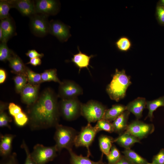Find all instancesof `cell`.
<instances>
[{
    "label": "cell",
    "instance_id": "cell-21",
    "mask_svg": "<svg viewBox=\"0 0 164 164\" xmlns=\"http://www.w3.org/2000/svg\"><path fill=\"white\" fill-rule=\"evenodd\" d=\"M15 136L12 134L1 135L0 154L1 156L5 157L11 154L12 144Z\"/></svg>",
    "mask_w": 164,
    "mask_h": 164
},
{
    "label": "cell",
    "instance_id": "cell-43",
    "mask_svg": "<svg viewBox=\"0 0 164 164\" xmlns=\"http://www.w3.org/2000/svg\"><path fill=\"white\" fill-rule=\"evenodd\" d=\"M9 159L2 164H16L15 159V154L13 153L9 155Z\"/></svg>",
    "mask_w": 164,
    "mask_h": 164
},
{
    "label": "cell",
    "instance_id": "cell-22",
    "mask_svg": "<svg viewBox=\"0 0 164 164\" xmlns=\"http://www.w3.org/2000/svg\"><path fill=\"white\" fill-rule=\"evenodd\" d=\"M68 151L70 155L71 164H104L103 161V153L100 159L97 162H94L91 160L87 156H84L81 155L76 154L72 149Z\"/></svg>",
    "mask_w": 164,
    "mask_h": 164
},
{
    "label": "cell",
    "instance_id": "cell-11",
    "mask_svg": "<svg viewBox=\"0 0 164 164\" xmlns=\"http://www.w3.org/2000/svg\"><path fill=\"white\" fill-rule=\"evenodd\" d=\"M70 26L60 21L52 20L50 22L49 33L55 36L60 41L65 42L71 36Z\"/></svg>",
    "mask_w": 164,
    "mask_h": 164
},
{
    "label": "cell",
    "instance_id": "cell-18",
    "mask_svg": "<svg viewBox=\"0 0 164 164\" xmlns=\"http://www.w3.org/2000/svg\"><path fill=\"white\" fill-rule=\"evenodd\" d=\"M130 113L126 110L113 121L112 124L114 132L120 135L126 131L128 125L127 122Z\"/></svg>",
    "mask_w": 164,
    "mask_h": 164
},
{
    "label": "cell",
    "instance_id": "cell-41",
    "mask_svg": "<svg viewBox=\"0 0 164 164\" xmlns=\"http://www.w3.org/2000/svg\"><path fill=\"white\" fill-rule=\"evenodd\" d=\"M26 54L30 59L36 57L41 58L44 56V54L43 53H39L35 50H29L28 52L26 53Z\"/></svg>",
    "mask_w": 164,
    "mask_h": 164
},
{
    "label": "cell",
    "instance_id": "cell-10",
    "mask_svg": "<svg viewBox=\"0 0 164 164\" xmlns=\"http://www.w3.org/2000/svg\"><path fill=\"white\" fill-rule=\"evenodd\" d=\"M36 13L49 16L57 14L60 11V2L55 0H37L34 1Z\"/></svg>",
    "mask_w": 164,
    "mask_h": 164
},
{
    "label": "cell",
    "instance_id": "cell-37",
    "mask_svg": "<svg viewBox=\"0 0 164 164\" xmlns=\"http://www.w3.org/2000/svg\"><path fill=\"white\" fill-rule=\"evenodd\" d=\"M21 147L24 149L26 154V158L25 164H36L32 157L29 149L24 141L21 145Z\"/></svg>",
    "mask_w": 164,
    "mask_h": 164
},
{
    "label": "cell",
    "instance_id": "cell-23",
    "mask_svg": "<svg viewBox=\"0 0 164 164\" xmlns=\"http://www.w3.org/2000/svg\"><path fill=\"white\" fill-rule=\"evenodd\" d=\"M126 110V106L121 104L114 105L111 108L107 109L103 119L111 122Z\"/></svg>",
    "mask_w": 164,
    "mask_h": 164
},
{
    "label": "cell",
    "instance_id": "cell-34",
    "mask_svg": "<svg viewBox=\"0 0 164 164\" xmlns=\"http://www.w3.org/2000/svg\"><path fill=\"white\" fill-rule=\"evenodd\" d=\"M28 80L27 77L22 75H18L14 78L15 90L18 93L21 92L26 84Z\"/></svg>",
    "mask_w": 164,
    "mask_h": 164
},
{
    "label": "cell",
    "instance_id": "cell-3",
    "mask_svg": "<svg viewBox=\"0 0 164 164\" xmlns=\"http://www.w3.org/2000/svg\"><path fill=\"white\" fill-rule=\"evenodd\" d=\"M55 127L54 139L58 151L60 152L64 148L68 151L72 149L77 135L76 131L71 127L59 124Z\"/></svg>",
    "mask_w": 164,
    "mask_h": 164
},
{
    "label": "cell",
    "instance_id": "cell-20",
    "mask_svg": "<svg viewBox=\"0 0 164 164\" xmlns=\"http://www.w3.org/2000/svg\"><path fill=\"white\" fill-rule=\"evenodd\" d=\"M78 53L73 55V57L71 59V61L78 67L79 71L81 69L86 68L88 69V66L89 64L91 59L94 56V55L90 56L82 53L80 50L79 48L77 46Z\"/></svg>",
    "mask_w": 164,
    "mask_h": 164
},
{
    "label": "cell",
    "instance_id": "cell-12",
    "mask_svg": "<svg viewBox=\"0 0 164 164\" xmlns=\"http://www.w3.org/2000/svg\"><path fill=\"white\" fill-rule=\"evenodd\" d=\"M59 94L63 99H70L77 98L82 94L81 87L74 82L67 81L61 82L59 88Z\"/></svg>",
    "mask_w": 164,
    "mask_h": 164
},
{
    "label": "cell",
    "instance_id": "cell-38",
    "mask_svg": "<svg viewBox=\"0 0 164 164\" xmlns=\"http://www.w3.org/2000/svg\"><path fill=\"white\" fill-rule=\"evenodd\" d=\"M156 13L159 22L161 24L164 25V6L160 4L157 7Z\"/></svg>",
    "mask_w": 164,
    "mask_h": 164
},
{
    "label": "cell",
    "instance_id": "cell-4",
    "mask_svg": "<svg viewBox=\"0 0 164 164\" xmlns=\"http://www.w3.org/2000/svg\"><path fill=\"white\" fill-rule=\"evenodd\" d=\"M106 110V107L99 102L91 100L81 104V114L90 123L102 119Z\"/></svg>",
    "mask_w": 164,
    "mask_h": 164
},
{
    "label": "cell",
    "instance_id": "cell-30",
    "mask_svg": "<svg viewBox=\"0 0 164 164\" xmlns=\"http://www.w3.org/2000/svg\"><path fill=\"white\" fill-rule=\"evenodd\" d=\"M95 126L98 132L101 131H105L110 133L114 132L112 123L103 119L98 121Z\"/></svg>",
    "mask_w": 164,
    "mask_h": 164
},
{
    "label": "cell",
    "instance_id": "cell-14",
    "mask_svg": "<svg viewBox=\"0 0 164 164\" xmlns=\"http://www.w3.org/2000/svg\"><path fill=\"white\" fill-rule=\"evenodd\" d=\"M38 87V84H26L21 92L23 102L28 105L35 103L37 97Z\"/></svg>",
    "mask_w": 164,
    "mask_h": 164
},
{
    "label": "cell",
    "instance_id": "cell-42",
    "mask_svg": "<svg viewBox=\"0 0 164 164\" xmlns=\"http://www.w3.org/2000/svg\"><path fill=\"white\" fill-rule=\"evenodd\" d=\"M41 60L40 58L39 57H36L30 59L29 61L26 64H30L33 66H37L41 64Z\"/></svg>",
    "mask_w": 164,
    "mask_h": 164
},
{
    "label": "cell",
    "instance_id": "cell-47",
    "mask_svg": "<svg viewBox=\"0 0 164 164\" xmlns=\"http://www.w3.org/2000/svg\"><path fill=\"white\" fill-rule=\"evenodd\" d=\"M146 164H154V163H147Z\"/></svg>",
    "mask_w": 164,
    "mask_h": 164
},
{
    "label": "cell",
    "instance_id": "cell-1",
    "mask_svg": "<svg viewBox=\"0 0 164 164\" xmlns=\"http://www.w3.org/2000/svg\"><path fill=\"white\" fill-rule=\"evenodd\" d=\"M29 115V126L32 130L56 127L58 124V108L51 92L48 90L43 93L33 104Z\"/></svg>",
    "mask_w": 164,
    "mask_h": 164
},
{
    "label": "cell",
    "instance_id": "cell-6",
    "mask_svg": "<svg viewBox=\"0 0 164 164\" xmlns=\"http://www.w3.org/2000/svg\"><path fill=\"white\" fill-rule=\"evenodd\" d=\"M98 132L95 126H92L88 123L83 127L79 133L76 135L74 142L76 147L84 146L87 150V156L91 155L89 147L93 141L97 133Z\"/></svg>",
    "mask_w": 164,
    "mask_h": 164
},
{
    "label": "cell",
    "instance_id": "cell-7",
    "mask_svg": "<svg viewBox=\"0 0 164 164\" xmlns=\"http://www.w3.org/2000/svg\"><path fill=\"white\" fill-rule=\"evenodd\" d=\"M57 151L55 145L46 147L37 144L34 147L31 155L36 164H45L54 159Z\"/></svg>",
    "mask_w": 164,
    "mask_h": 164
},
{
    "label": "cell",
    "instance_id": "cell-15",
    "mask_svg": "<svg viewBox=\"0 0 164 164\" xmlns=\"http://www.w3.org/2000/svg\"><path fill=\"white\" fill-rule=\"evenodd\" d=\"M0 27L3 35L2 42L7 43L12 37L15 34V26L12 18L10 16L8 17L1 20Z\"/></svg>",
    "mask_w": 164,
    "mask_h": 164
},
{
    "label": "cell",
    "instance_id": "cell-9",
    "mask_svg": "<svg viewBox=\"0 0 164 164\" xmlns=\"http://www.w3.org/2000/svg\"><path fill=\"white\" fill-rule=\"evenodd\" d=\"M155 130L153 124H148L136 120L128 125L125 131L136 137L139 140L147 137Z\"/></svg>",
    "mask_w": 164,
    "mask_h": 164
},
{
    "label": "cell",
    "instance_id": "cell-16",
    "mask_svg": "<svg viewBox=\"0 0 164 164\" xmlns=\"http://www.w3.org/2000/svg\"><path fill=\"white\" fill-rule=\"evenodd\" d=\"M146 102L145 98L138 97L128 104L126 110L134 114L138 120L142 116L143 111L146 107Z\"/></svg>",
    "mask_w": 164,
    "mask_h": 164
},
{
    "label": "cell",
    "instance_id": "cell-46",
    "mask_svg": "<svg viewBox=\"0 0 164 164\" xmlns=\"http://www.w3.org/2000/svg\"><path fill=\"white\" fill-rule=\"evenodd\" d=\"M160 4L164 6V0H161Z\"/></svg>",
    "mask_w": 164,
    "mask_h": 164
},
{
    "label": "cell",
    "instance_id": "cell-17",
    "mask_svg": "<svg viewBox=\"0 0 164 164\" xmlns=\"http://www.w3.org/2000/svg\"><path fill=\"white\" fill-rule=\"evenodd\" d=\"M114 142L117 143L125 149L130 148L136 143H140V140L132 135L125 132L114 139Z\"/></svg>",
    "mask_w": 164,
    "mask_h": 164
},
{
    "label": "cell",
    "instance_id": "cell-29",
    "mask_svg": "<svg viewBox=\"0 0 164 164\" xmlns=\"http://www.w3.org/2000/svg\"><path fill=\"white\" fill-rule=\"evenodd\" d=\"M6 43L1 42L0 44V60L1 61L9 60L14 53L9 48Z\"/></svg>",
    "mask_w": 164,
    "mask_h": 164
},
{
    "label": "cell",
    "instance_id": "cell-44",
    "mask_svg": "<svg viewBox=\"0 0 164 164\" xmlns=\"http://www.w3.org/2000/svg\"><path fill=\"white\" fill-rule=\"evenodd\" d=\"M114 164H134L125 156H122L121 159L117 162Z\"/></svg>",
    "mask_w": 164,
    "mask_h": 164
},
{
    "label": "cell",
    "instance_id": "cell-28",
    "mask_svg": "<svg viewBox=\"0 0 164 164\" xmlns=\"http://www.w3.org/2000/svg\"><path fill=\"white\" fill-rule=\"evenodd\" d=\"M115 45L119 50L123 52H126L129 50L132 45L130 39L125 36L120 37L116 42Z\"/></svg>",
    "mask_w": 164,
    "mask_h": 164
},
{
    "label": "cell",
    "instance_id": "cell-33",
    "mask_svg": "<svg viewBox=\"0 0 164 164\" xmlns=\"http://www.w3.org/2000/svg\"><path fill=\"white\" fill-rule=\"evenodd\" d=\"M26 74L28 80L31 84L37 85L42 82L41 74L33 72L28 67L26 68Z\"/></svg>",
    "mask_w": 164,
    "mask_h": 164
},
{
    "label": "cell",
    "instance_id": "cell-35",
    "mask_svg": "<svg viewBox=\"0 0 164 164\" xmlns=\"http://www.w3.org/2000/svg\"><path fill=\"white\" fill-rule=\"evenodd\" d=\"M16 124L19 126H24L28 122V118L22 111L13 117Z\"/></svg>",
    "mask_w": 164,
    "mask_h": 164
},
{
    "label": "cell",
    "instance_id": "cell-45",
    "mask_svg": "<svg viewBox=\"0 0 164 164\" xmlns=\"http://www.w3.org/2000/svg\"><path fill=\"white\" fill-rule=\"evenodd\" d=\"M6 77V73L3 69H0V83H3L5 81Z\"/></svg>",
    "mask_w": 164,
    "mask_h": 164
},
{
    "label": "cell",
    "instance_id": "cell-27",
    "mask_svg": "<svg viewBox=\"0 0 164 164\" xmlns=\"http://www.w3.org/2000/svg\"><path fill=\"white\" fill-rule=\"evenodd\" d=\"M41 76L42 82L53 81L60 84L61 83L57 76L56 69L46 70L41 74Z\"/></svg>",
    "mask_w": 164,
    "mask_h": 164
},
{
    "label": "cell",
    "instance_id": "cell-26",
    "mask_svg": "<svg viewBox=\"0 0 164 164\" xmlns=\"http://www.w3.org/2000/svg\"><path fill=\"white\" fill-rule=\"evenodd\" d=\"M125 156L134 164H146L147 161L131 149H125L122 152Z\"/></svg>",
    "mask_w": 164,
    "mask_h": 164
},
{
    "label": "cell",
    "instance_id": "cell-39",
    "mask_svg": "<svg viewBox=\"0 0 164 164\" xmlns=\"http://www.w3.org/2000/svg\"><path fill=\"white\" fill-rule=\"evenodd\" d=\"M152 163L154 164H164V149H161L154 157Z\"/></svg>",
    "mask_w": 164,
    "mask_h": 164
},
{
    "label": "cell",
    "instance_id": "cell-36",
    "mask_svg": "<svg viewBox=\"0 0 164 164\" xmlns=\"http://www.w3.org/2000/svg\"><path fill=\"white\" fill-rule=\"evenodd\" d=\"M11 119L3 111H0V127H8L9 128V123L11 121Z\"/></svg>",
    "mask_w": 164,
    "mask_h": 164
},
{
    "label": "cell",
    "instance_id": "cell-8",
    "mask_svg": "<svg viewBox=\"0 0 164 164\" xmlns=\"http://www.w3.org/2000/svg\"><path fill=\"white\" fill-rule=\"evenodd\" d=\"M81 103L77 98L70 99H63L60 106L61 114L67 120H73L81 114Z\"/></svg>",
    "mask_w": 164,
    "mask_h": 164
},
{
    "label": "cell",
    "instance_id": "cell-25",
    "mask_svg": "<svg viewBox=\"0 0 164 164\" xmlns=\"http://www.w3.org/2000/svg\"><path fill=\"white\" fill-rule=\"evenodd\" d=\"M160 107H164V96L152 101H146V107L149 110L147 117L152 121L153 118V112Z\"/></svg>",
    "mask_w": 164,
    "mask_h": 164
},
{
    "label": "cell",
    "instance_id": "cell-13",
    "mask_svg": "<svg viewBox=\"0 0 164 164\" xmlns=\"http://www.w3.org/2000/svg\"><path fill=\"white\" fill-rule=\"evenodd\" d=\"M12 8L17 9L23 16L30 17L36 13L34 1L10 0Z\"/></svg>",
    "mask_w": 164,
    "mask_h": 164
},
{
    "label": "cell",
    "instance_id": "cell-31",
    "mask_svg": "<svg viewBox=\"0 0 164 164\" xmlns=\"http://www.w3.org/2000/svg\"><path fill=\"white\" fill-rule=\"evenodd\" d=\"M12 8L9 0H1L0 1V19H6L10 16L9 11Z\"/></svg>",
    "mask_w": 164,
    "mask_h": 164
},
{
    "label": "cell",
    "instance_id": "cell-5",
    "mask_svg": "<svg viewBox=\"0 0 164 164\" xmlns=\"http://www.w3.org/2000/svg\"><path fill=\"white\" fill-rule=\"evenodd\" d=\"M48 17L45 15L36 13L29 17V26L34 35L43 37L49 33L50 22Z\"/></svg>",
    "mask_w": 164,
    "mask_h": 164
},
{
    "label": "cell",
    "instance_id": "cell-19",
    "mask_svg": "<svg viewBox=\"0 0 164 164\" xmlns=\"http://www.w3.org/2000/svg\"><path fill=\"white\" fill-rule=\"evenodd\" d=\"M8 61L9 66L14 73L18 75H24L27 77V67L18 56L14 53Z\"/></svg>",
    "mask_w": 164,
    "mask_h": 164
},
{
    "label": "cell",
    "instance_id": "cell-32",
    "mask_svg": "<svg viewBox=\"0 0 164 164\" xmlns=\"http://www.w3.org/2000/svg\"><path fill=\"white\" fill-rule=\"evenodd\" d=\"M122 155L114 145H113L109 154L107 156L108 164H114L118 161Z\"/></svg>",
    "mask_w": 164,
    "mask_h": 164
},
{
    "label": "cell",
    "instance_id": "cell-24",
    "mask_svg": "<svg viewBox=\"0 0 164 164\" xmlns=\"http://www.w3.org/2000/svg\"><path fill=\"white\" fill-rule=\"evenodd\" d=\"M114 140L111 137L106 135H102L99 137V145L102 153L106 156L108 155L112 146V143L114 142Z\"/></svg>",
    "mask_w": 164,
    "mask_h": 164
},
{
    "label": "cell",
    "instance_id": "cell-40",
    "mask_svg": "<svg viewBox=\"0 0 164 164\" xmlns=\"http://www.w3.org/2000/svg\"><path fill=\"white\" fill-rule=\"evenodd\" d=\"M8 108L9 114L13 117L22 111L21 108L13 103L9 104Z\"/></svg>",
    "mask_w": 164,
    "mask_h": 164
},
{
    "label": "cell",
    "instance_id": "cell-2",
    "mask_svg": "<svg viewBox=\"0 0 164 164\" xmlns=\"http://www.w3.org/2000/svg\"><path fill=\"white\" fill-rule=\"evenodd\" d=\"M131 84L130 77L125 70L119 71L116 69L112 80L107 87L106 91L111 100L118 102L125 97L127 89Z\"/></svg>",
    "mask_w": 164,
    "mask_h": 164
}]
</instances>
